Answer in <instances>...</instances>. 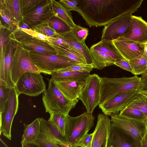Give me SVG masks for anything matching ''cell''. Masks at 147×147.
<instances>
[{
    "label": "cell",
    "mask_w": 147,
    "mask_h": 147,
    "mask_svg": "<svg viewBox=\"0 0 147 147\" xmlns=\"http://www.w3.org/2000/svg\"><path fill=\"white\" fill-rule=\"evenodd\" d=\"M0 14L4 24L0 23L7 27L12 32L20 28L18 23L12 17L5 7L2 0H0Z\"/></svg>",
    "instance_id": "cell-32"
},
{
    "label": "cell",
    "mask_w": 147,
    "mask_h": 147,
    "mask_svg": "<svg viewBox=\"0 0 147 147\" xmlns=\"http://www.w3.org/2000/svg\"><path fill=\"white\" fill-rule=\"evenodd\" d=\"M40 147H61L52 141L42 138H37L35 142Z\"/></svg>",
    "instance_id": "cell-43"
},
{
    "label": "cell",
    "mask_w": 147,
    "mask_h": 147,
    "mask_svg": "<svg viewBox=\"0 0 147 147\" xmlns=\"http://www.w3.org/2000/svg\"><path fill=\"white\" fill-rule=\"evenodd\" d=\"M30 56L34 64L45 74H51L61 69L77 63L57 55L45 54L29 51Z\"/></svg>",
    "instance_id": "cell-6"
},
{
    "label": "cell",
    "mask_w": 147,
    "mask_h": 147,
    "mask_svg": "<svg viewBox=\"0 0 147 147\" xmlns=\"http://www.w3.org/2000/svg\"><path fill=\"white\" fill-rule=\"evenodd\" d=\"M143 0H79V13L90 27L105 26L136 11Z\"/></svg>",
    "instance_id": "cell-1"
},
{
    "label": "cell",
    "mask_w": 147,
    "mask_h": 147,
    "mask_svg": "<svg viewBox=\"0 0 147 147\" xmlns=\"http://www.w3.org/2000/svg\"><path fill=\"white\" fill-rule=\"evenodd\" d=\"M60 35L69 44L72 49L78 52L83 57L87 64L93 63L89 49L85 42L83 43L79 42L71 31Z\"/></svg>",
    "instance_id": "cell-22"
},
{
    "label": "cell",
    "mask_w": 147,
    "mask_h": 147,
    "mask_svg": "<svg viewBox=\"0 0 147 147\" xmlns=\"http://www.w3.org/2000/svg\"><path fill=\"white\" fill-rule=\"evenodd\" d=\"M141 83L139 91L147 92V71L142 75Z\"/></svg>",
    "instance_id": "cell-47"
},
{
    "label": "cell",
    "mask_w": 147,
    "mask_h": 147,
    "mask_svg": "<svg viewBox=\"0 0 147 147\" xmlns=\"http://www.w3.org/2000/svg\"><path fill=\"white\" fill-rule=\"evenodd\" d=\"M18 96L15 87L12 88L3 109L0 113V134H3L9 140L11 137L12 122L18 108Z\"/></svg>",
    "instance_id": "cell-11"
},
{
    "label": "cell",
    "mask_w": 147,
    "mask_h": 147,
    "mask_svg": "<svg viewBox=\"0 0 147 147\" xmlns=\"http://www.w3.org/2000/svg\"><path fill=\"white\" fill-rule=\"evenodd\" d=\"M114 65L133 74V70L128 60L122 59L115 62Z\"/></svg>",
    "instance_id": "cell-46"
},
{
    "label": "cell",
    "mask_w": 147,
    "mask_h": 147,
    "mask_svg": "<svg viewBox=\"0 0 147 147\" xmlns=\"http://www.w3.org/2000/svg\"><path fill=\"white\" fill-rule=\"evenodd\" d=\"M15 88L18 96L24 94L36 96L45 91L46 85L40 73L27 72L18 80Z\"/></svg>",
    "instance_id": "cell-10"
},
{
    "label": "cell",
    "mask_w": 147,
    "mask_h": 147,
    "mask_svg": "<svg viewBox=\"0 0 147 147\" xmlns=\"http://www.w3.org/2000/svg\"><path fill=\"white\" fill-rule=\"evenodd\" d=\"M51 4L55 16L65 22L71 29L76 26L70 11L63 7L58 1L51 0Z\"/></svg>",
    "instance_id": "cell-27"
},
{
    "label": "cell",
    "mask_w": 147,
    "mask_h": 147,
    "mask_svg": "<svg viewBox=\"0 0 147 147\" xmlns=\"http://www.w3.org/2000/svg\"><path fill=\"white\" fill-rule=\"evenodd\" d=\"M9 38L20 43L23 47L29 51L57 55L54 49L47 41L38 39L32 37L22 30L17 29L12 32Z\"/></svg>",
    "instance_id": "cell-9"
},
{
    "label": "cell",
    "mask_w": 147,
    "mask_h": 147,
    "mask_svg": "<svg viewBox=\"0 0 147 147\" xmlns=\"http://www.w3.org/2000/svg\"><path fill=\"white\" fill-rule=\"evenodd\" d=\"M129 61L135 75H142L147 71V62L143 53Z\"/></svg>",
    "instance_id": "cell-33"
},
{
    "label": "cell",
    "mask_w": 147,
    "mask_h": 147,
    "mask_svg": "<svg viewBox=\"0 0 147 147\" xmlns=\"http://www.w3.org/2000/svg\"><path fill=\"white\" fill-rule=\"evenodd\" d=\"M94 68L93 63L90 64L77 63L58 70L60 71H76L90 73Z\"/></svg>",
    "instance_id": "cell-37"
},
{
    "label": "cell",
    "mask_w": 147,
    "mask_h": 147,
    "mask_svg": "<svg viewBox=\"0 0 147 147\" xmlns=\"http://www.w3.org/2000/svg\"><path fill=\"white\" fill-rule=\"evenodd\" d=\"M17 42L9 38L4 45L0 46V79L10 88L15 87L10 74L12 60Z\"/></svg>",
    "instance_id": "cell-12"
},
{
    "label": "cell",
    "mask_w": 147,
    "mask_h": 147,
    "mask_svg": "<svg viewBox=\"0 0 147 147\" xmlns=\"http://www.w3.org/2000/svg\"><path fill=\"white\" fill-rule=\"evenodd\" d=\"M30 29L47 37H55L58 36L55 31L50 27L48 24L34 26Z\"/></svg>",
    "instance_id": "cell-38"
},
{
    "label": "cell",
    "mask_w": 147,
    "mask_h": 147,
    "mask_svg": "<svg viewBox=\"0 0 147 147\" xmlns=\"http://www.w3.org/2000/svg\"><path fill=\"white\" fill-rule=\"evenodd\" d=\"M48 24L59 35L66 33L71 30V28L66 23L55 16L50 19Z\"/></svg>",
    "instance_id": "cell-34"
},
{
    "label": "cell",
    "mask_w": 147,
    "mask_h": 147,
    "mask_svg": "<svg viewBox=\"0 0 147 147\" xmlns=\"http://www.w3.org/2000/svg\"><path fill=\"white\" fill-rule=\"evenodd\" d=\"M48 41L54 45L65 48L72 49L69 44L60 35L55 37H48Z\"/></svg>",
    "instance_id": "cell-41"
},
{
    "label": "cell",
    "mask_w": 147,
    "mask_h": 147,
    "mask_svg": "<svg viewBox=\"0 0 147 147\" xmlns=\"http://www.w3.org/2000/svg\"><path fill=\"white\" fill-rule=\"evenodd\" d=\"M58 1L69 11L73 10L78 12L79 0H61Z\"/></svg>",
    "instance_id": "cell-42"
},
{
    "label": "cell",
    "mask_w": 147,
    "mask_h": 147,
    "mask_svg": "<svg viewBox=\"0 0 147 147\" xmlns=\"http://www.w3.org/2000/svg\"></svg>",
    "instance_id": "cell-52"
},
{
    "label": "cell",
    "mask_w": 147,
    "mask_h": 147,
    "mask_svg": "<svg viewBox=\"0 0 147 147\" xmlns=\"http://www.w3.org/2000/svg\"><path fill=\"white\" fill-rule=\"evenodd\" d=\"M139 90L132 89L118 94L104 102L99 107L107 116L119 113L127 107L137 96Z\"/></svg>",
    "instance_id": "cell-13"
},
{
    "label": "cell",
    "mask_w": 147,
    "mask_h": 147,
    "mask_svg": "<svg viewBox=\"0 0 147 147\" xmlns=\"http://www.w3.org/2000/svg\"><path fill=\"white\" fill-rule=\"evenodd\" d=\"M93 134V132L90 134L88 133L79 142L78 147H90Z\"/></svg>",
    "instance_id": "cell-45"
},
{
    "label": "cell",
    "mask_w": 147,
    "mask_h": 147,
    "mask_svg": "<svg viewBox=\"0 0 147 147\" xmlns=\"http://www.w3.org/2000/svg\"><path fill=\"white\" fill-rule=\"evenodd\" d=\"M42 0H20V5L23 18L34 11L40 4Z\"/></svg>",
    "instance_id": "cell-35"
},
{
    "label": "cell",
    "mask_w": 147,
    "mask_h": 147,
    "mask_svg": "<svg viewBox=\"0 0 147 147\" xmlns=\"http://www.w3.org/2000/svg\"><path fill=\"white\" fill-rule=\"evenodd\" d=\"M54 16L51 0H42L35 9L24 17L23 22L31 28L34 26L48 24Z\"/></svg>",
    "instance_id": "cell-15"
},
{
    "label": "cell",
    "mask_w": 147,
    "mask_h": 147,
    "mask_svg": "<svg viewBox=\"0 0 147 147\" xmlns=\"http://www.w3.org/2000/svg\"><path fill=\"white\" fill-rule=\"evenodd\" d=\"M22 147H40L35 142L32 143H27L21 141V142Z\"/></svg>",
    "instance_id": "cell-49"
},
{
    "label": "cell",
    "mask_w": 147,
    "mask_h": 147,
    "mask_svg": "<svg viewBox=\"0 0 147 147\" xmlns=\"http://www.w3.org/2000/svg\"><path fill=\"white\" fill-rule=\"evenodd\" d=\"M140 77L136 76L118 78L100 77V104L118 94L132 89L139 90Z\"/></svg>",
    "instance_id": "cell-3"
},
{
    "label": "cell",
    "mask_w": 147,
    "mask_h": 147,
    "mask_svg": "<svg viewBox=\"0 0 147 147\" xmlns=\"http://www.w3.org/2000/svg\"><path fill=\"white\" fill-rule=\"evenodd\" d=\"M65 147H71L70 146H68V145H66L65 146Z\"/></svg>",
    "instance_id": "cell-51"
},
{
    "label": "cell",
    "mask_w": 147,
    "mask_h": 147,
    "mask_svg": "<svg viewBox=\"0 0 147 147\" xmlns=\"http://www.w3.org/2000/svg\"><path fill=\"white\" fill-rule=\"evenodd\" d=\"M42 99L46 113L60 112L66 115L74 108L79 100L69 99L51 79L48 88L43 92Z\"/></svg>",
    "instance_id": "cell-4"
},
{
    "label": "cell",
    "mask_w": 147,
    "mask_h": 147,
    "mask_svg": "<svg viewBox=\"0 0 147 147\" xmlns=\"http://www.w3.org/2000/svg\"><path fill=\"white\" fill-rule=\"evenodd\" d=\"M12 88L0 85V113L3 109Z\"/></svg>",
    "instance_id": "cell-40"
},
{
    "label": "cell",
    "mask_w": 147,
    "mask_h": 147,
    "mask_svg": "<svg viewBox=\"0 0 147 147\" xmlns=\"http://www.w3.org/2000/svg\"><path fill=\"white\" fill-rule=\"evenodd\" d=\"M27 72L41 73L31 59L29 51L17 42L10 71L11 79L15 85L20 78Z\"/></svg>",
    "instance_id": "cell-5"
},
{
    "label": "cell",
    "mask_w": 147,
    "mask_h": 147,
    "mask_svg": "<svg viewBox=\"0 0 147 147\" xmlns=\"http://www.w3.org/2000/svg\"><path fill=\"white\" fill-rule=\"evenodd\" d=\"M119 114L128 118L147 121V117L141 111L136 109L127 107L120 111Z\"/></svg>",
    "instance_id": "cell-36"
},
{
    "label": "cell",
    "mask_w": 147,
    "mask_h": 147,
    "mask_svg": "<svg viewBox=\"0 0 147 147\" xmlns=\"http://www.w3.org/2000/svg\"><path fill=\"white\" fill-rule=\"evenodd\" d=\"M71 31L75 36L78 40L81 43H84L89 34L88 28L76 25L71 29Z\"/></svg>",
    "instance_id": "cell-39"
},
{
    "label": "cell",
    "mask_w": 147,
    "mask_h": 147,
    "mask_svg": "<svg viewBox=\"0 0 147 147\" xmlns=\"http://www.w3.org/2000/svg\"><path fill=\"white\" fill-rule=\"evenodd\" d=\"M21 29L24 31L34 38L41 40L48 41V37L31 29L21 28Z\"/></svg>",
    "instance_id": "cell-44"
},
{
    "label": "cell",
    "mask_w": 147,
    "mask_h": 147,
    "mask_svg": "<svg viewBox=\"0 0 147 147\" xmlns=\"http://www.w3.org/2000/svg\"><path fill=\"white\" fill-rule=\"evenodd\" d=\"M57 53V55L68 59L78 63L86 64L83 57L72 49L61 47L50 44Z\"/></svg>",
    "instance_id": "cell-29"
},
{
    "label": "cell",
    "mask_w": 147,
    "mask_h": 147,
    "mask_svg": "<svg viewBox=\"0 0 147 147\" xmlns=\"http://www.w3.org/2000/svg\"><path fill=\"white\" fill-rule=\"evenodd\" d=\"M116 40L135 42L140 44L147 42V22L141 17L132 15L129 32Z\"/></svg>",
    "instance_id": "cell-16"
},
{
    "label": "cell",
    "mask_w": 147,
    "mask_h": 147,
    "mask_svg": "<svg viewBox=\"0 0 147 147\" xmlns=\"http://www.w3.org/2000/svg\"><path fill=\"white\" fill-rule=\"evenodd\" d=\"M127 107L137 109L147 117V92L139 91Z\"/></svg>",
    "instance_id": "cell-30"
},
{
    "label": "cell",
    "mask_w": 147,
    "mask_h": 147,
    "mask_svg": "<svg viewBox=\"0 0 147 147\" xmlns=\"http://www.w3.org/2000/svg\"><path fill=\"white\" fill-rule=\"evenodd\" d=\"M111 120L108 116L99 114L90 147H107Z\"/></svg>",
    "instance_id": "cell-17"
},
{
    "label": "cell",
    "mask_w": 147,
    "mask_h": 147,
    "mask_svg": "<svg viewBox=\"0 0 147 147\" xmlns=\"http://www.w3.org/2000/svg\"><path fill=\"white\" fill-rule=\"evenodd\" d=\"M100 77L98 74H90L86 78L85 84L80 92L78 99L85 106L88 113L92 114L100 104Z\"/></svg>",
    "instance_id": "cell-7"
},
{
    "label": "cell",
    "mask_w": 147,
    "mask_h": 147,
    "mask_svg": "<svg viewBox=\"0 0 147 147\" xmlns=\"http://www.w3.org/2000/svg\"><path fill=\"white\" fill-rule=\"evenodd\" d=\"M24 129L22 141L27 143H34L39 134L40 130V118H37L30 124L24 123Z\"/></svg>",
    "instance_id": "cell-25"
},
{
    "label": "cell",
    "mask_w": 147,
    "mask_h": 147,
    "mask_svg": "<svg viewBox=\"0 0 147 147\" xmlns=\"http://www.w3.org/2000/svg\"><path fill=\"white\" fill-rule=\"evenodd\" d=\"M113 43L123 58L129 61L143 53L142 44L131 42L112 40Z\"/></svg>",
    "instance_id": "cell-20"
},
{
    "label": "cell",
    "mask_w": 147,
    "mask_h": 147,
    "mask_svg": "<svg viewBox=\"0 0 147 147\" xmlns=\"http://www.w3.org/2000/svg\"><path fill=\"white\" fill-rule=\"evenodd\" d=\"M110 116L113 125L129 135L140 146L141 140L147 131V121L128 118L119 113Z\"/></svg>",
    "instance_id": "cell-8"
},
{
    "label": "cell",
    "mask_w": 147,
    "mask_h": 147,
    "mask_svg": "<svg viewBox=\"0 0 147 147\" xmlns=\"http://www.w3.org/2000/svg\"><path fill=\"white\" fill-rule=\"evenodd\" d=\"M94 120L92 114L86 112L76 117L67 115L65 129L66 145L78 147L79 142L94 126Z\"/></svg>",
    "instance_id": "cell-2"
},
{
    "label": "cell",
    "mask_w": 147,
    "mask_h": 147,
    "mask_svg": "<svg viewBox=\"0 0 147 147\" xmlns=\"http://www.w3.org/2000/svg\"><path fill=\"white\" fill-rule=\"evenodd\" d=\"M40 130L37 138L53 141L61 147H65L67 142L65 136H63L51 123L42 117L40 118Z\"/></svg>",
    "instance_id": "cell-19"
},
{
    "label": "cell",
    "mask_w": 147,
    "mask_h": 147,
    "mask_svg": "<svg viewBox=\"0 0 147 147\" xmlns=\"http://www.w3.org/2000/svg\"><path fill=\"white\" fill-rule=\"evenodd\" d=\"M90 73L76 71H60L58 70L52 73L51 79L54 82L71 80H85Z\"/></svg>",
    "instance_id": "cell-24"
},
{
    "label": "cell",
    "mask_w": 147,
    "mask_h": 147,
    "mask_svg": "<svg viewBox=\"0 0 147 147\" xmlns=\"http://www.w3.org/2000/svg\"><path fill=\"white\" fill-rule=\"evenodd\" d=\"M49 113L50 117L48 121L56 128L63 136H65V125L67 115L60 112Z\"/></svg>",
    "instance_id": "cell-31"
},
{
    "label": "cell",
    "mask_w": 147,
    "mask_h": 147,
    "mask_svg": "<svg viewBox=\"0 0 147 147\" xmlns=\"http://www.w3.org/2000/svg\"><path fill=\"white\" fill-rule=\"evenodd\" d=\"M54 82L62 93L71 100L78 99L80 92L85 83V80Z\"/></svg>",
    "instance_id": "cell-21"
},
{
    "label": "cell",
    "mask_w": 147,
    "mask_h": 147,
    "mask_svg": "<svg viewBox=\"0 0 147 147\" xmlns=\"http://www.w3.org/2000/svg\"><path fill=\"white\" fill-rule=\"evenodd\" d=\"M5 7L13 19L18 25H22L24 23L22 15L20 0H2Z\"/></svg>",
    "instance_id": "cell-28"
},
{
    "label": "cell",
    "mask_w": 147,
    "mask_h": 147,
    "mask_svg": "<svg viewBox=\"0 0 147 147\" xmlns=\"http://www.w3.org/2000/svg\"><path fill=\"white\" fill-rule=\"evenodd\" d=\"M140 147H147V131L141 140Z\"/></svg>",
    "instance_id": "cell-48"
},
{
    "label": "cell",
    "mask_w": 147,
    "mask_h": 147,
    "mask_svg": "<svg viewBox=\"0 0 147 147\" xmlns=\"http://www.w3.org/2000/svg\"><path fill=\"white\" fill-rule=\"evenodd\" d=\"M94 68L101 70L104 68L114 65L116 61L107 54L100 51L90 49Z\"/></svg>",
    "instance_id": "cell-26"
},
{
    "label": "cell",
    "mask_w": 147,
    "mask_h": 147,
    "mask_svg": "<svg viewBox=\"0 0 147 147\" xmlns=\"http://www.w3.org/2000/svg\"><path fill=\"white\" fill-rule=\"evenodd\" d=\"M144 48V51L143 55L144 57L146 59L147 63V42L142 44Z\"/></svg>",
    "instance_id": "cell-50"
},
{
    "label": "cell",
    "mask_w": 147,
    "mask_h": 147,
    "mask_svg": "<svg viewBox=\"0 0 147 147\" xmlns=\"http://www.w3.org/2000/svg\"><path fill=\"white\" fill-rule=\"evenodd\" d=\"M132 16L131 13L122 16L105 26L101 40H114L127 34L131 27Z\"/></svg>",
    "instance_id": "cell-14"
},
{
    "label": "cell",
    "mask_w": 147,
    "mask_h": 147,
    "mask_svg": "<svg viewBox=\"0 0 147 147\" xmlns=\"http://www.w3.org/2000/svg\"><path fill=\"white\" fill-rule=\"evenodd\" d=\"M107 147H140V146L129 135L111 123Z\"/></svg>",
    "instance_id": "cell-18"
},
{
    "label": "cell",
    "mask_w": 147,
    "mask_h": 147,
    "mask_svg": "<svg viewBox=\"0 0 147 147\" xmlns=\"http://www.w3.org/2000/svg\"><path fill=\"white\" fill-rule=\"evenodd\" d=\"M90 49L105 53L116 61L125 59L114 45L112 40H101L92 45Z\"/></svg>",
    "instance_id": "cell-23"
}]
</instances>
